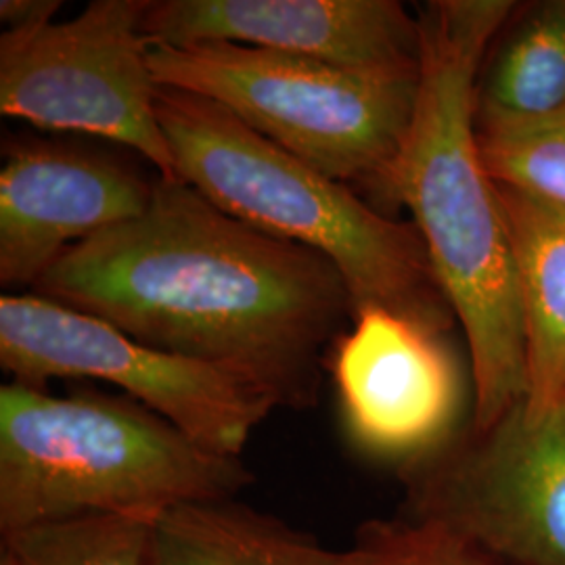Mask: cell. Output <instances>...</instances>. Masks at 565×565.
<instances>
[{
  "mask_svg": "<svg viewBox=\"0 0 565 565\" xmlns=\"http://www.w3.org/2000/svg\"><path fill=\"white\" fill-rule=\"evenodd\" d=\"M32 291L296 411L317 404L323 361L356 315L342 273L319 252L166 179L141 216L65 249Z\"/></svg>",
  "mask_w": 565,
  "mask_h": 565,
  "instance_id": "obj_1",
  "label": "cell"
},
{
  "mask_svg": "<svg viewBox=\"0 0 565 565\" xmlns=\"http://www.w3.org/2000/svg\"><path fill=\"white\" fill-rule=\"evenodd\" d=\"M509 0H436L419 9L415 116L392 174L463 327L473 380V429L497 424L525 396L522 312L499 186L478 145V74L509 20Z\"/></svg>",
  "mask_w": 565,
  "mask_h": 565,
  "instance_id": "obj_2",
  "label": "cell"
},
{
  "mask_svg": "<svg viewBox=\"0 0 565 565\" xmlns=\"http://www.w3.org/2000/svg\"><path fill=\"white\" fill-rule=\"evenodd\" d=\"M252 484L242 457L203 448L128 396L0 387V534L82 518L156 524Z\"/></svg>",
  "mask_w": 565,
  "mask_h": 565,
  "instance_id": "obj_3",
  "label": "cell"
},
{
  "mask_svg": "<svg viewBox=\"0 0 565 565\" xmlns=\"http://www.w3.org/2000/svg\"><path fill=\"white\" fill-rule=\"evenodd\" d=\"M158 120L179 181L242 223L335 264L356 315L384 308L443 333L452 324L455 312L415 224L373 210L348 184L205 97L160 86Z\"/></svg>",
  "mask_w": 565,
  "mask_h": 565,
  "instance_id": "obj_4",
  "label": "cell"
},
{
  "mask_svg": "<svg viewBox=\"0 0 565 565\" xmlns=\"http://www.w3.org/2000/svg\"><path fill=\"white\" fill-rule=\"evenodd\" d=\"M149 65L160 86L218 103L329 179L392 200L419 70L363 72L228 42L156 44Z\"/></svg>",
  "mask_w": 565,
  "mask_h": 565,
  "instance_id": "obj_5",
  "label": "cell"
},
{
  "mask_svg": "<svg viewBox=\"0 0 565 565\" xmlns=\"http://www.w3.org/2000/svg\"><path fill=\"white\" fill-rule=\"evenodd\" d=\"M0 366L11 382L99 380L224 457H242L277 408L260 387L212 364L137 342L118 327L34 291L0 298Z\"/></svg>",
  "mask_w": 565,
  "mask_h": 565,
  "instance_id": "obj_6",
  "label": "cell"
},
{
  "mask_svg": "<svg viewBox=\"0 0 565 565\" xmlns=\"http://www.w3.org/2000/svg\"><path fill=\"white\" fill-rule=\"evenodd\" d=\"M147 2L95 0L74 20L4 30L0 114L120 142L153 163L160 179L179 181L141 30Z\"/></svg>",
  "mask_w": 565,
  "mask_h": 565,
  "instance_id": "obj_7",
  "label": "cell"
},
{
  "mask_svg": "<svg viewBox=\"0 0 565 565\" xmlns=\"http://www.w3.org/2000/svg\"><path fill=\"white\" fill-rule=\"evenodd\" d=\"M408 520L440 525L505 565H565V403L524 401L403 467Z\"/></svg>",
  "mask_w": 565,
  "mask_h": 565,
  "instance_id": "obj_8",
  "label": "cell"
},
{
  "mask_svg": "<svg viewBox=\"0 0 565 565\" xmlns=\"http://www.w3.org/2000/svg\"><path fill=\"white\" fill-rule=\"evenodd\" d=\"M443 331L364 308L327 361L350 440L380 459L415 461L455 434L463 382Z\"/></svg>",
  "mask_w": 565,
  "mask_h": 565,
  "instance_id": "obj_9",
  "label": "cell"
},
{
  "mask_svg": "<svg viewBox=\"0 0 565 565\" xmlns=\"http://www.w3.org/2000/svg\"><path fill=\"white\" fill-rule=\"evenodd\" d=\"M153 186L102 151L34 137L2 142L0 285L32 289L65 249L141 216Z\"/></svg>",
  "mask_w": 565,
  "mask_h": 565,
  "instance_id": "obj_10",
  "label": "cell"
},
{
  "mask_svg": "<svg viewBox=\"0 0 565 565\" xmlns=\"http://www.w3.org/2000/svg\"><path fill=\"white\" fill-rule=\"evenodd\" d=\"M156 44L228 42L363 72H417L419 18L394 0H149Z\"/></svg>",
  "mask_w": 565,
  "mask_h": 565,
  "instance_id": "obj_11",
  "label": "cell"
},
{
  "mask_svg": "<svg viewBox=\"0 0 565 565\" xmlns=\"http://www.w3.org/2000/svg\"><path fill=\"white\" fill-rule=\"evenodd\" d=\"M497 186L524 329V408L539 417L565 403V212Z\"/></svg>",
  "mask_w": 565,
  "mask_h": 565,
  "instance_id": "obj_12",
  "label": "cell"
},
{
  "mask_svg": "<svg viewBox=\"0 0 565 565\" xmlns=\"http://www.w3.org/2000/svg\"><path fill=\"white\" fill-rule=\"evenodd\" d=\"M335 551L233 501L174 507L151 525L149 565H333Z\"/></svg>",
  "mask_w": 565,
  "mask_h": 565,
  "instance_id": "obj_13",
  "label": "cell"
},
{
  "mask_svg": "<svg viewBox=\"0 0 565 565\" xmlns=\"http://www.w3.org/2000/svg\"><path fill=\"white\" fill-rule=\"evenodd\" d=\"M478 111L541 120L565 111V0L534 9L507 39L478 86Z\"/></svg>",
  "mask_w": 565,
  "mask_h": 565,
  "instance_id": "obj_14",
  "label": "cell"
},
{
  "mask_svg": "<svg viewBox=\"0 0 565 565\" xmlns=\"http://www.w3.org/2000/svg\"><path fill=\"white\" fill-rule=\"evenodd\" d=\"M151 525L82 518L0 534V565H149Z\"/></svg>",
  "mask_w": 565,
  "mask_h": 565,
  "instance_id": "obj_15",
  "label": "cell"
},
{
  "mask_svg": "<svg viewBox=\"0 0 565 565\" xmlns=\"http://www.w3.org/2000/svg\"><path fill=\"white\" fill-rule=\"evenodd\" d=\"M478 145L492 181L565 212V111L503 120L478 111Z\"/></svg>",
  "mask_w": 565,
  "mask_h": 565,
  "instance_id": "obj_16",
  "label": "cell"
},
{
  "mask_svg": "<svg viewBox=\"0 0 565 565\" xmlns=\"http://www.w3.org/2000/svg\"><path fill=\"white\" fill-rule=\"evenodd\" d=\"M333 565H505L445 527L408 518L373 520L354 543L335 551Z\"/></svg>",
  "mask_w": 565,
  "mask_h": 565,
  "instance_id": "obj_17",
  "label": "cell"
},
{
  "mask_svg": "<svg viewBox=\"0 0 565 565\" xmlns=\"http://www.w3.org/2000/svg\"><path fill=\"white\" fill-rule=\"evenodd\" d=\"M61 0H2L0 20L7 30L49 23L60 11Z\"/></svg>",
  "mask_w": 565,
  "mask_h": 565,
  "instance_id": "obj_18",
  "label": "cell"
}]
</instances>
